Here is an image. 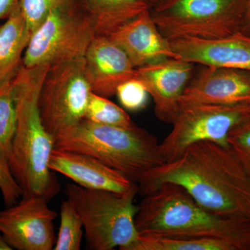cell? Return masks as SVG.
<instances>
[{
    "mask_svg": "<svg viewBox=\"0 0 250 250\" xmlns=\"http://www.w3.org/2000/svg\"><path fill=\"white\" fill-rule=\"evenodd\" d=\"M166 183L183 187L215 214L250 220V177L231 148L210 141L195 143L138 184L145 196Z\"/></svg>",
    "mask_w": 250,
    "mask_h": 250,
    "instance_id": "6da1fadb",
    "label": "cell"
},
{
    "mask_svg": "<svg viewBox=\"0 0 250 250\" xmlns=\"http://www.w3.org/2000/svg\"><path fill=\"white\" fill-rule=\"evenodd\" d=\"M49 66H23L13 81L17 126L9 160L22 197H42L47 201L59 190L49 167L54 138L45 129L39 107V93Z\"/></svg>",
    "mask_w": 250,
    "mask_h": 250,
    "instance_id": "7a4b0ae2",
    "label": "cell"
},
{
    "mask_svg": "<svg viewBox=\"0 0 250 250\" xmlns=\"http://www.w3.org/2000/svg\"><path fill=\"white\" fill-rule=\"evenodd\" d=\"M134 221L139 234L223 238L239 250H250V220L215 214L175 184H162L145 195Z\"/></svg>",
    "mask_w": 250,
    "mask_h": 250,
    "instance_id": "3957f363",
    "label": "cell"
},
{
    "mask_svg": "<svg viewBox=\"0 0 250 250\" xmlns=\"http://www.w3.org/2000/svg\"><path fill=\"white\" fill-rule=\"evenodd\" d=\"M54 147L93 156L136 183L166 162L154 135L138 126H108L83 119L58 135Z\"/></svg>",
    "mask_w": 250,
    "mask_h": 250,
    "instance_id": "277c9868",
    "label": "cell"
},
{
    "mask_svg": "<svg viewBox=\"0 0 250 250\" xmlns=\"http://www.w3.org/2000/svg\"><path fill=\"white\" fill-rule=\"evenodd\" d=\"M139 192L138 184L125 193L67 184V200L82 218L88 249L136 250L139 232L134 200Z\"/></svg>",
    "mask_w": 250,
    "mask_h": 250,
    "instance_id": "5b68a950",
    "label": "cell"
},
{
    "mask_svg": "<svg viewBox=\"0 0 250 250\" xmlns=\"http://www.w3.org/2000/svg\"><path fill=\"white\" fill-rule=\"evenodd\" d=\"M245 6L246 0H163L150 14L168 41L213 39L241 31Z\"/></svg>",
    "mask_w": 250,
    "mask_h": 250,
    "instance_id": "8992f818",
    "label": "cell"
},
{
    "mask_svg": "<svg viewBox=\"0 0 250 250\" xmlns=\"http://www.w3.org/2000/svg\"><path fill=\"white\" fill-rule=\"evenodd\" d=\"M96 36L81 0L52 10L32 34L23 56V66L53 65L84 57Z\"/></svg>",
    "mask_w": 250,
    "mask_h": 250,
    "instance_id": "52a82bcc",
    "label": "cell"
},
{
    "mask_svg": "<svg viewBox=\"0 0 250 250\" xmlns=\"http://www.w3.org/2000/svg\"><path fill=\"white\" fill-rule=\"evenodd\" d=\"M91 93L84 57L49 65L39 107L42 123L54 139L84 119Z\"/></svg>",
    "mask_w": 250,
    "mask_h": 250,
    "instance_id": "ba28073f",
    "label": "cell"
},
{
    "mask_svg": "<svg viewBox=\"0 0 250 250\" xmlns=\"http://www.w3.org/2000/svg\"><path fill=\"white\" fill-rule=\"evenodd\" d=\"M250 113V105L192 104L181 106L168 135L160 143L166 162L182 155L189 146L210 141L229 147L231 130Z\"/></svg>",
    "mask_w": 250,
    "mask_h": 250,
    "instance_id": "9c48e42d",
    "label": "cell"
},
{
    "mask_svg": "<svg viewBox=\"0 0 250 250\" xmlns=\"http://www.w3.org/2000/svg\"><path fill=\"white\" fill-rule=\"evenodd\" d=\"M42 197H22L0 211V233L13 249L52 250L55 246L54 220L57 213Z\"/></svg>",
    "mask_w": 250,
    "mask_h": 250,
    "instance_id": "30bf717a",
    "label": "cell"
},
{
    "mask_svg": "<svg viewBox=\"0 0 250 250\" xmlns=\"http://www.w3.org/2000/svg\"><path fill=\"white\" fill-rule=\"evenodd\" d=\"M195 74V64L169 58L136 68L141 81L154 103L161 121L172 123L180 111V99Z\"/></svg>",
    "mask_w": 250,
    "mask_h": 250,
    "instance_id": "8fae6325",
    "label": "cell"
},
{
    "mask_svg": "<svg viewBox=\"0 0 250 250\" xmlns=\"http://www.w3.org/2000/svg\"><path fill=\"white\" fill-rule=\"evenodd\" d=\"M192 104L250 105V72L205 66L193 75L180 99V106Z\"/></svg>",
    "mask_w": 250,
    "mask_h": 250,
    "instance_id": "7c38bea8",
    "label": "cell"
},
{
    "mask_svg": "<svg viewBox=\"0 0 250 250\" xmlns=\"http://www.w3.org/2000/svg\"><path fill=\"white\" fill-rule=\"evenodd\" d=\"M92 92L105 98L116 95L121 84L136 77V68L124 51L108 36L96 35L84 55Z\"/></svg>",
    "mask_w": 250,
    "mask_h": 250,
    "instance_id": "4fadbf2b",
    "label": "cell"
},
{
    "mask_svg": "<svg viewBox=\"0 0 250 250\" xmlns=\"http://www.w3.org/2000/svg\"><path fill=\"white\" fill-rule=\"evenodd\" d=\"M170 44L179 58L186 62L250 72V35L241 31L218 39H177Z\"/></svg>",
    "mask_w": 250,
    "mask_h": 250,
    "instance_id": "5bb4252c",
    "label": "cell"
},
{
    "mask_svg": "<svg viewBox=\"0 0 250 250\" xmlns=\"http://www.w3.org/2000/svg\"><path fill=\"white\" fill-rule=\"evenodd\" d=\"M49 167L85 188L125 193L137 184L93 156L66 149L54 148Z\"/></svg>",
    "mask_w": 250,
    "mask_h": 250,
    "instance_id": "9a60e30c",
    "label": "cell"
},
{
    "mask_svg": "<svg viewBox=\"0 0 250 250\" xmlns=\"http://www.w3.org/2000/svg\"><path fill=\"white\" fill-rule=\"evenodd\" d=\"M125 52L136 68L169 58L179 59L170 41L161 34L150 9L108 36Z\"/></svg>",
    "mask_w": 250,
    "mask_h": 250,
    "instance_id": "2e32d148",
    "label": "cell"
},
{
    "mask_svg": "<svg viewBox=\"0 0 250 250\" xmlns=\"http://www.w3.org/2000/svg\"><path fill=\"white\" fill-rule=\"evenodd\" d=\"M19 6L0 25V88L13 82L23 67V56L30 39Z\"/></svg>",
    "mask_w": 250,
    "mask_h": 250,
    "instance_id": "e0dca14e",
    "label": "cell"
},
{
    "mask_svg": "<svg viewBox=\"0 0 250 250\" xmlns=\"http://www.w3.org/2000/svg\"><path fill=\"white\" fill-rule=\"evenodd\" d=\"M95 34L108 36L140 14L151 9L147 0H81Z\"/></svg>",
    "mask_w": 250,
    "mask_h": 250,
    "instance_id": "ac0fdd59",
    "label": "cell"
},
{
    "mask_svg": "<svg viewBox=\"0 0 250 250\" xmlns=\"http://www.w3.org/2000/svg\"><path fill=\"white\" fill-rule=\"evenodd\" d=\"M136 250H239L233 242L219 238H182L139 234Z\"/></svg>",
    "mask_w": 250,
    "mask_h": 250,
    "instance_id": "d6986e66",
    "label": "cell"
},
{
    "mask_svg": "<svg viewBox=\"0 0 250 250\" xmlns=\"http://www.w3.org/2000/svg\"><path fill=\"white\" fill-rule=\"evenodd\" d=\"M17 126L14 83L0 88V157L9 163Z\"/></svg>",
    "mask_w": 250,
    "mask_h": 250,
    "instance_id": "ffe728a7",
    "label": "cell"
},
{
    "mask_svg": "<svg viewBox=\"0 0 250 250\" xmlns=\"http://www.w3.org/2000/svg\"><path fill=\"white\" fill-rule=\"evenodd\" d=\"M84 119L108 126L130 128L136 126L123 108L108 98L92 92L85 111Z\"/></svg>",
    "mask_w": 250,
    "mask_h": 250,
    "instance_id": "44dd1931",
    "label": "cell"
},
{
    "mask_svg": "<svg viewBox=\"0 0 250 250\" xmlns=\"http://www.w3.org/2000/svg\"><path fill=\"white\" fill-rule=\"evenodd\" d=\"M83 234V222L69 200L61 206V224L55 250H80Z\"/></svg>",
    "mask_w": 250,
    "mask_h": 250,
    "instance_id": "7402d4cb",
    "label": "cell"
},
{
    "mask_svg": "<svg viewBox=\"0 0 250 250\" xmlns=\"http://www.w3.org/2000/svg\"><path fill=\"white\" fill-rule=\"evenodd\" d=\"M77 0H20L19 8L31 36L52 10Z\"/></svg>",
    "mask_w": 250,
    "mask_h": 250,
    "instance_id": "603a6c76",
    "label": "cell"
},
{
    "mask_svg": "<svg viewBox=\"0 0 250 250\" xmlns=\"http://www.w3.org/2000/svg\"><path fill=\"white\" fill-rule=\"evenodd\" d=\"M228 142L250 177V113L231 130Z\"/></svg>",
    "mask_w": 250,
    "mask_h": 250,
    "instance_id": "cb8c5ba5",
    "label": "cell"
},
{
    "mask_svg": "<svg viewBox=\"0 0 250 250\" xmlns=\"http://www.w3.org/2000/svg\"><path fill=\"white\" fill-rule=\"evenodd\" d=\"M116 95L123 107L129 111H139L146 106L149 93L142 82L135 78L120 85Z\"/></svg>",
    "mask_w": 250,
    "mask_h": 250,
    "instance_id": "d4e9b609",
    "label": "cell"
},
{
    "mask_svg": "<svg viewBox=\"0 0 250 250\" xmlns=\"http://www.w3.org/2000/svg\"><path fill=\"white\" fill-rule=\"evenodd\" d=\"M0 190L5 205H15L22 197V190L10 170L9 163L0 157Z\"/></svg>",
    "mask_w": 250,
    "mask_h": 250,
    "instance_id": "484cf974",
    "label": "cell"
},
{
    "mask_svg": "<svg viewBox=\"0 0 250 250\" xmlns=\"http://www.w3.org/2000/svg\"><path fill=\"white\" fill-rule=\"evenodd\" d=\"M20 0H0V20L6 19L19 6Z\"/></svg>",
    "mask_w": 250,
    "mask_h": 250,
    "instance_id": "4316f807",
    "label": "cell"
},
{
    "mask_svg": "<svg viewBox=\"0 0 250 250\" xmlns=\"http://www.w3.org/2000/svg\"><path fill=\"white\" fill-rule=\"evenodd\" d=\"M242 32L250 35V0H246L244 16H243Z\"/></svg>",
    "mask_w": 250,
    "mask_h": 250,
    "instance_id": "83f0119b",
    "label": "cell"
},
{
    "mask_svg": "<svg viewBox=\"0 0 250 250\" xmlns=\"http://www.w3.org/2000/svg\"><path fill=\"white\" fill-rule=\"evenodd\" d=\"M13 248L8 244L4 236L0 233V250H11Z\"/></svg>",
    "mask_w": 250,
    "mask_h": 250,
    "instance_id": "f1b7e54d",
    "label": "cell"
},
{
    "mask_svg": "<svg viewBox=\"0 0 250 250\" xmlns=\"http://www.w3.org/2000/svg\"><path fill=\"white\" fill-rule=\"evenodd\" d=\"M147 1L151 4V6H152V5L160 2V1H163V0H147Z\"/></svg>",
    "mask_w": 250,
    "mask_h": 250,
    "instance_id": "f546056e",
    "label": "cell"
}]
</instances>
